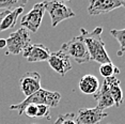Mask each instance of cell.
I'll return each mask as SVG.
<instances>
[{
	"label": "cell",
	"instance_id": "obj_13",
	"mask_svg": "<svg viewBox=\"0 0 125 124\" xmlns=\"http://www.w3.org/2000/svg\"><path fill=\"white\" fill-rule=\"evenodd\" d=\"M104 80L107 83L108 90L113 98L115 105L116 107L121 106V104L123 103V91L120 87V80L118 79L116 76H113L110 78H104Z\"/></svg>",
	"mask_w": 125,
	"mask_h": 124
},
{
	"label": "cell",
	"instance_id": "obj_24",
	"mask_svg": "<svg viewBox=\"0 0 125 124\" xmlns=\"http://www.w3.org/2000/svg\"><path fill=\"white\" fill-rule=\"evenodd\" d=\"M32 124H36V123H32Z\"/></svg>",
	"mask_w": 125,
	"mask_h": 124
},
{
	"label": "cell",
	"instance_id": "obj_2",
	"mask_svg": "<svg viewBox=\"0 0 125 124\" xmlns=\"http://www.w3.org/2000/svg\"><path fill=\"white\" fill-rule=\"evenodd\" d=\"M61 94L59 92L47 91V90L41 89L38 92L33 93L32 95L25 98L22 102L10 106L11 110H15L18 112L19 115L24 114L25 109L29 105H47L48 107H57L60 103Z\"/></svg>",
	"mask_w": 125,
	"mask_h": 124
},
{
	"label": "cell",
	"instance_id": "obj_10",
	"mask_svg": "<svg viewBox=\"0 0 125 124\" xmlns=\"http://www.w3.org/2000/svg\"><path fill=\"white\" fill-rule=\"evenodd\" d=\"M120 7H122L120 0H91L88 13L92 16L107 14Z\"/></svg>",
	"mask_w": 125,
	"mask_h": 124
},
{
	"label": "cell",
	"instance_id": "obj_18",
	"mask_svg": "<svg viewBox=\"0 0 125 124\" xmlns=\"http://www.w3.org/2000/svg\"><path fill=\"white\" fill-rule=\"evenodd\" d=\"M27 4V0H0V9L15 10L17 8H24Z\"/></svg>",
	"mask_w": 125,
	"mask_h": 124
},
{
	"label": "cell",
	"instance_id": "obj_16",
	"mask_svg": "<svg viewBox=\"0 0 125 124\" xmlns=\"http://www.w3.org/2000/svg\"><path fill=\"white\" fill-rule=\"evenodd\" d=\"M99 73H101V75L104 78H110V77L118 75L120 73V70L112 62H110V63L101 64V66H99Z\"/></svg>",
	"mask_w": 125,
	"mask_h": 124
},
{
	"label": "cell",
	"instance_id": "obj_9",
	"mask_svg": "<svg viewBox=\"0 0 125 124\" xmlns=\"http://www.w3.org/2000/svg\"><path fill=\"white\" fill-rule=\"evenodd\" d=\"M41 75L38 72H28L21 78V91L26 97L41 90Z\"/></svg>",
	"mask_w": 125,
	"mask_h": 124
},
{
	"label": "cell",
	"instance_id": "obj_20",
	"mask_svg": "<svg viewBox=\"0 0 125 124\" xmlns=\"http://www.w3.org/2000/svg\"><path fill=\"white\" fill-rule=\"evenodd\" d=\"M36 118H45L46 120H50V108L47 105H36Z\"/></svg>",
	"mask_w": 125,
	"mask_h": 124
},
{
	"label": "cell",
	"instance_id": "obj_7",
	"mask_svg": "<svg viewBox=\"0 0 125 124\" xmlns=\"http://www.w3.org/2000/svg\"><path fill=\"white\" fill-rule=\"evenodd\" d=\"M108 115L107 112L94 108H80L75 114L76 124H98L104 118Z\"/></svg>",
	"mask_w": 125,
	"mask_h": 124
},
{
	"label": "cell",
	"instance_id": "obj_1",
	"mask_svg": "<svg viewBox=\"0 0 125 124\" xmlns=\"http://www.w3.org/2000/svg\"><path fill=\"white\" fill-rule=\"evenodd\" d=\"M102 32H103L102 27H96L91 32L87 31L84 28H80V35L83 38V41L87 45L91 60L99 64L110 63L112 61L105 48V42L102 39Z\"/></svg>",
	"mask_w": 125,
	"mask_h": 124
},
{
	"label": "cell",
	"instance_id": "obj_11",
	"mask_svg": "<svg viewBox=\"0 0 125 124\" xmlns=\"http://www.w3.org/2000/svg\"><path fill=\"white\" fill-rule=\"evenodd\" d=\"M22 56L29 62H43L48 60L50 50L43 44H31L22 52Z\"/></svg>",
	"mask_w": 125,
	"mask_h": 124
},
{
	"label": "cell",
	"instance_id": "obj_21",
	"mask_svg": "<svg viewBox=\"0 0 125 124\" xmlns=\"http://www.w3.org/2000/svg\"><path fill=\"white\" fill-rule=\"evenodd\" d=\"M10 12V10H5V11H2V12H0V24H1L2 19H3L5 16L8 15V13Z\"/></svg>",
	"mask_w": 125,
	"mask_h": 124
},
{
	"label": "cell",
	"instance_id": "obj_23",
	"mask_svg": "<svg viewBox=\"0 0 125 124\" xmlns=\"http://www.w3.org/2000/svg\"><path fill=\"white\" fill-rule=\"evenodd\" d=\"M120 1H121V5H122V7L125 8V0H120Z\"/></svg>",
	"mask_w": 125,
	"mask_h": 124
},
{
	"label": "cell",
	"instance_id": "obj_3",
	"mask_svg": "<svg viewBox=\"0 0 125 124\" xmlns=\"http://www.w3.org/2000/svg\"><path fill=\"white\" fill-rule=\"evenodd\" d=\"M60 50L70 59H74V61H76L79 64L91 61L87 45L81 35L74 36L72 40L64 43L61 46Z\"/></svg>",
	"mask_w": 125,
	"mask_h": 124
},
{
	"label": "cell",
	"instance_id": "obj_4",
	"mask_svg": "<svg viewBox=\"0 0 125 124\" xmlns=\"http://www.w3.org/2000/svg\"><path fill=\"white\" fill-rule=\"evenodd\" d=\"M5 43H7L5 55H18L31 45L29 31L22 27L19 28L15 32L11 33L8 39H5Z\"/></svg>",
	"mask_w": 125,
	"mask_h": 124
},
{
	"label": "cell",
	"instance_id": "obj_5",
	"mask_svg": "<svg viewBox=\"0 0 125 124\" xmlns=\"http://www.w3.org/2000/svg\"><path fill=\"white\" fill-rule=\"evenodd\" d=\"M45 11H47L52 18V27H56L61 21L75 17V13L63 1H43Z\"/></svg>",
	"mask_w": 125,
	"mask_h": 124
},
{
	"label": "cell",
	"instance_id": "obj_19",
	"mask_svg": "<svg viewBox=\"0 0 125 124\" xmlns=\"http://www.w3.org/2000/svg\"><path fill=\"white\" fill-rule=\"evenodd\" d=\"M55 124H76L75 114L74 112H70V114H60L58 117V119L56 120Z\"/></svg>",
	"mask_w": 125,
	"mask_h": 124
},
{
	"label": "cell",
	"instance_id": "obj_15",
	"mask_svg": "<svg viewBox=\"0 0 125 124\" xmlns=\"http://www.w3.org/2000/svg\"><path fill=\"white\" fill-rule=\"evenodd\" d=\"M24 12V8H17L15 10H12L8 13V15L2 19L1 24H0V32L8 29H11L16 25L17 22V18L19 17V15L22 14Z\"/></svg>",
	"mask_w": 125,
	"mask_h": 124
},
{
	"label": "cell",
	"instance_id": "obj_12",
	"mask_svg": "<svg viewBox=\"0 0 125 124\" xmlns=\"http://www.w3.org/2000/svg\"><path fill=\"white\" fill-rule=\"evenodd\" d=\"M94 98L97 102V108L99 110H105V109L109 108V107H112L115 106V102H113V98L110 94L109 90H108V87H107V83H105V80L103 81L102 86L99 87L98 91L95 93L94 95Z\"/></svg>",
	"mask_w": 125,
	"mask_h": 124
},
{
	"label": "cell",
	"instance_id": "obj_22",
	"mask_svg": "<svg viewBox=\"0 0 125 124\" xmlns=\"http://www.w3.org/2000/svg\"><path fill=\"white\" fill-rule=\"evenodd\" d=\"M7 46V43H5V39H0V48H4Z\"/></svg>",
	"mask_w": 125,
	"mask_h": 124
},
{
	"label": "cell",
	"instance_id": "obj_8",
	"mask_svg": "<svg viewBox=\"0 0 125 124\" xmlns=\"http://www.w3.org/2000/svg\"><path fill=\"white\" fill-rule=\"evenodd\" d=\"M48 64L57 74L60 76H65L69 71L72 70V63L71 59L67 57L65 53H63L61 50L55 52H50V56L48 58Z\"/></svg>",
	"mask_w": 125,
	"mask_h": 124
},
{
	"label": "cell",
	"instance_id": "obj_17",
	"mask_svg": "<svg viewBox=\"0 0 125 124\" xmlns=\"http://www.w3.org/2000/svg\"><path fill=\"white\" fill-rule=\"evenodd\" d=\"M110 34L120 44V49H119V52H118V56L121 57L125 52V29H121V30L112 29L110 31Z\"/></svg>",
	"mask_w": 125,
	"mask_h": 124
},
{
	"label": "cell",
	"instance_id": "obj_14",
	"mask_svg": "<svg viewBox=\"0 0 125 124\" xmlns=\"http://www.w3.org/2000/svg\"><path fill=\"white\" fill-rule=\"evenodd\" d=\"M99 81L97 77L94 75L87 74L82 76L79 80V89L84 94H93L94 95L99 89Z\"/></svg>",
	"mask_w": 125,
	"mask_h": 124
},
{
	"label": "cell",
	"instance_id": "obj_6",
	"mask_svg": "<svg viewBox=\"0 0 125 124\" xmlns=\"http://www.w3.org/2000/svg\"><path fill=\"white\" fill-rule=\"evenodd\" d=\"M44 13H45V8H44L43 2L35 3L32 9H31V11H29L26 15L22 16L21 21V27L27 29L28 31L35 33L39 30L40 26H41Z\"/></svg>",
	"mask_w": 125,
	"mask_h": 124
}]
</instances>
